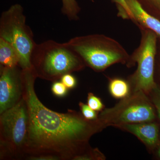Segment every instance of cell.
I'll return each mask as SVG.
<instances>
[{"label":"cell","instance_id":"obj_1","mask_svg":"<svg viewBox=\"0 0 160 160\" xmlns=\"http://www.w3.org/2000/svg\"><path fill=\"white\" fill-rule=\"evenodd\" d=\"M24 97L29 117L26 155H48L59 160H80L91 149L92 137L106 128L99 119H86L82 113L68 110L59 113L44 106L34 89L37 78L32 69H22Z\"/></svg>","mask_w":160,"mask_h":160},{"label":"cell","instance_id":"obj_2","mask_svg":"<svg viewBox=\"0 0 160 160\" xmlns=\"http://www.w3.org/2000/svg\"><path fill=\"white\" fill-rule=\"evenodd\" d=\"M31 62L38 78L54 82L64 75L81 71L86 66L82 58L66 43L53 40L36 43Z\"/></svg>","mask_w":160,"mask_h":160},{"label":"cell","instance_id":"obj_3","mask_svg":"<svg viewBox=\"0 0 160 160\" xmlns=\"http://www.w3.org/2000/svg\"><path fill=\"white\" fill-rule=\"evenodd\" d=\"M66 45L82 58L86 66L97 72L116 64L126 66L130 55L116 40L105 35L94 34L72 38Z\"/></svg>","mask_w":160,"mask_h":160},{"label":"cell","instance_id":"obj_4","mask_svg":"<svg viewBox=\"0 0 160 160\" xmlns=\"http://www.w3.org/2000/svg\"><path fill=\"white\" fill-rule=\"evenodd\" d=\"M29 117L26 100L1 114V158H20L26 155Z\"/></svg>","mask_w":160,"mask_h":160},{"label":"cell","instance_id":"obj_5","mask_svg":"<svg viewBox=\"0 0 160 160\" xmlns=\"http://www.w3.org/2000/svg\"><path fill=\"white\" fill-rule=\"evenodd\" d=\"M139 29L141 32L139 45L130 55L129 62L126 65L131 68L137 64V68L127 80L131 93L142 91L147 94L156 84L154 69L158 36L150 29Z\"/></svg>","mask_w":160,"mask_h":160},{"label":"cell","instance_id":"obj_6","mask_svg":"<svg viewBox=\"0 0 160 160\" xmlns=\"http://www.w3.org/2000/svg\"><path fill=\"white\" fill-rule=\"evenodd\" d=\"M0 38L11 44L19 55V66L22 69H32L31 57L36 43L31 29L26 24L23 8L14 4L3 12L0 18Z\"/></svg>","mask_w":160,"mask_h":160},{"label":"cell","instance_id":"obj_7","mask_svg":"<svg viewBox=\"0 0 160 160\" xmlns=\"http://www.w3.org/2000/svg\"><path fill=\"white\" fill-rule=\"evenodd\" d=\"M157 116L154 106L148 95L139 91L130 93L113 107L103 109L99 114L98 118L106 128H118L126 124L153 122Z\"/></svg>","mask_w":160,"mask_h":160},{"label":"cell","instance_id":"obj_8","mask_svg":"<svg viewBox=\"0 0 160 160\" xmlns=\"http://www.w3.org/2000/svg\"><path fill=\"white\" fill-rule=\"evenodd\" d=\"M19 67L1 66L0 114L13 107L23 98L22 72Z\"/></svg>","mask_w":160,"mask_h":160},{"label":"cell","instance_id":"obj_9","mask_svg":"<svg viewBox=\"0 0 160 160\" xmlns=\"http://www.w3.org/2000/svg\"><path fill=\"white\" fill-rule=\"evenodd\" d=\"M117 128L136 137L149 152H152L160 142L159 126L155 121L126 124Z\"/></svg>","mask_w":160,"mask_h":160},{"label":"cell","instance_id":"obj_10","mask_svg":"<svg viewBox=\"0 0 160 160\" xmlns=\"http://www.w3.org/2000/svg\"><path fill=\"white\" fill-rule=\"evenodd\" d=\"M126 1L133 16V22L139 29H150L160 38V20L145 11L138 0Z\"/></svg>","mask_w":160,"mask_h":160},{"label":"cell","instance_id":"obj_11","mask_svg":"<svg viewBox=\"0 0 160 160\" xmlns=\"http://www.w3.org/2000/svg\"><path fill=\"white\" fill-rule=\"evenodd\" d=\"M20 58L14 46L0 38V64L1 66L14 67L19 66Z\"/></svg>","mask_w":160,"mask_h":160},{"label":"cell","instance_id":"obj_12","mask_svg":"<svg viewBox=\"0 0 160 160\" xmlns=\"http://www.w3.org/2000/svg\"><path fill=\"white\" fill-rule=\"evenodd\" d=\"M108 89L112 97L122 100L131 93L130 85L127 80L118 78H108Z\"/></svg>","mask_w":160,"mask_h":160},{"label":"cell","instance_id":"obj_13","mask_svg":"<svg viewBox=\"0 0 160 160\" xmlns=\"http://www.w3.org/2000/svg\"><path fill=\"white\" fill-rule=\"evenodd\" d=\"M62 12L69 20L76 21L78 19V14L81 9L76 0H62Z\"/></svg>","mask_w":160,"mask_h":160},{"label":"cell","instance_id":"obj_14","mask_svg":"<svg viewBox=\"0 0 160 160\" xmlns=\"http://www.w3.org/2000/svg\"><path fill=\"white\" fill-rule=\"evenodd\" d=\"M141 6L149 14L157 18L160 14V0H138Z\"/></svg>","mask_w":160,"mask_h":160},{"label":"cell","instance_id":"obj_15","mask_svg":"<svg viewBox=\"0 0 160 160\" xmlns=\"http://www.w3.org/2000/svg\"><path fill=\"white\" fill-rule=\"evenodd\" d=\"M116 4L118 10V16L124 19H130L133 21V17L126 0H111Z\"/></svg>","mask_w":160,"mask_h":160},{"label":"cell","instance_id":"obj_16","mask_svg":"<svg viewBox=\"0 0 160 160\" xmlns=\"http://www.w3.org/2000/svg\"><path fill=\"white\" fill-rule=\"evenodd\" d=\"M154 106L160 125V86L156 83L155 86L147 94Z\"/></svg>","mask_w":160,"mask_h":160},{"label":"cell","instance_id":"obj_17","mask_svg":"<svg viewBox=\"0 0 160 160\" xmlns=\"http://www.w3.org/2000/svg\"><path fill=\"white\" fill-rule=\"evenodd\" d=\"M87 105L95 111L101 112L105 109V106L100 98L92 92H89L87 96Z\"/></svg>","mask_w":160,"mask_h":160},{"label":"cell","instance_id":"obj_18","mask_svg":"<svg viewBox=\"0 0 160 160\" xmlns=\"http://www.w3.org/2000/svg\"><path fill=\"white\" fill-rule=\"evenodd\" d=\"M79 106L81 113L86 119L92 121L97 120L98 118L99 114L98 112L91 109L87 104L86 105L82 102H80Z\"/></svg>","mask_w":160,"mask_h":160},{"label":"cell","instance_id":"obj_19","mask_svg":"<svg viewBox=\"0 0 160 160\" xmlns=\"http://www.w3.org/2000/svg\"><path fill=\"white\" fill-rule=\"evenodd\" d=\"M68 89L61 81H55L52 86V92L53 94L58 97H63L66 96Z\"/></svg>","mask_w":160,"mask_h":160},{"label":"cell","instance_id":"obj_20","mask_svg":"<svg viewBox=\"0 0 160 160\" xmlns=\"http://www.w3.org/2000/svg\"><path fill=\"white\" fill-rule=\"evenodd\" d=\"M60 79L68 89H73L77 84L76 78L70 73L64 75Z\"/></svg>","mask_w":160,"mask_h":160},{"label":"cell","instance_id":"obj_21","mask_svg":"<svg viewBox=\"0 0 160 160\" xmlns=\"http://www.w3.org/2000/svg\"><path fill=\"white\" fill-rule=\"evenodd\" d=\"M152 152H154L157 157L160 159V142Z\"/></svg>","mask_w":160,"mask_h":160}]
</instances>
